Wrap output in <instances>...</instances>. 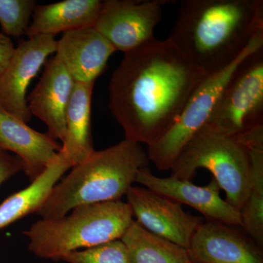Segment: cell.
<instances>
[{
	"label": "cell",
	"instance_id": "cell-1",
	"mask_svg": "<svg viewBox=\"0 0 263 263\" xmlns=\"http://www.w3.org/2000/svg\"><path fill=\"white\" fill-rule=\"evenodd\" d=\"M207 75L169 39L124 53L109 84V108L127 141L155 143Z\"/></svg>",
	"mask_w": 263,
	"mask_h": 263
},
{
	"label": "cell",
	"instance_id": "cell-2",
	"mask_svg": "<svg viewBox=\"0 0 263 263\" xmlns=\"http://www.w3.org/2000/svg\"><path fill=\"white\" fill-rule=\"evenodd\" d=\"M262 30V0H183L167 39L209 76L231 65Z\"/></svg>",
	"mask_w": 263,
	"mask_h": 263
},
{
	"label": "cell",
	"instance_id": "cell-3",
	"mask_svg": "<svg viewBox=\"0 0 263 263\" xmlns=\"http://www.w3.org/2000/svg\"><path fill=\"white\" fill-rule=\"evenodd\" d=\"M149 163L141 144L125 139L95 150L55 185L36 214L42 219H58L79 205L121 200L136 182L138 172L149 167Z\"/></svg>",
	"mask_w": 263,
	"mask_h": 263
},
{
	"label": "cell",
	"instance_id": "cell-4",
	"mask_svg": "<svg viewBox=\"0 0 263 263\" xmlns=\"http://www.w3.org/2000/svg\"><path fill=\"white\" fill-rule=\"evenodd\" d=\"M58 219L36 221L24 234L29 251L41 258L60 260L70 252L122 238L135 220L122 200L79 205Z\"/></svg>",
	"mask_w": 263,
	"mask_h": 263
},
{
	"label": "cell",
	"instance_id": "cell-5",
	"mask_svg": "<svg viewBox=\"0 0 263 263\" xmlns=\"http://www.w3.org/2000/svg\"><path fill=\"white\" fill-rule=\"evenodd\" d=\"M200 168L212 173L226 193V201L240 211L248 197L252 182L248 148L235 138L202 128L175 161L171 176L192 181Z\"/></svg>",
	"mask_w": 263,
	"mask_h": 263
},
{
	"label": "cell",
	"instance_id": "cell-6",
	"mask_svg": "<svg viewBox=\"0 0 263 263\" xmlns=\"http://www.w3.org/2000/svg\"><path fill=\"white\" fill-rule=\"evenodd\" d=\"M204 127L239 142L263 129V48L235 69Z\"/></svg>",
	"mask_w": 263,
	"mask_h": 263
},
{
	"label": "cell",
	"instance_id": "cell-7",
	"mask_svg": "<svg viewBox=\"0 0 263 263\" xmlns=\"http://www.w3.org/2000/svg\"><path fill=\"white\" fill-rule=\"evenodd\" d=\"M263 48V30L259 31L243 53L222 70L207 76L195 88L179 117L168 130L148 145L147 155L160 171H171L181 151L192 138L206 125L223 89L240 62Z\"/></svg>",
	"mask_w": 263,
	"mask_h": 263
},
{
	"label": "cell",
	"instance_id": "cell-8",
	"mask_svg": "<svg viewBox=\"0 0 263 263\" xmlns=\"http://www.w3.org/2000/svg\"><path fill=\"white\" fill-rule=\"evenodd\" d=\"M167 0H107L103 2L95 27L117 51L128 52L155 39V29Z\"/></svg>",
	"mask_w": 263,
	"mask_h": 263
},
{
	"label": "cell",
	"instance_id": "cell-9",
	"mask_svg": "<svg viewBox=\"0 0 263 263\" xmlns=\"http://www.w3.org/2000/svg\"><path fill=\"white\" fill-rule=\"evenodd\" d=\"M126 196L133 217L140 226L186 249L204 221L201 216L184 212L179 202L144 186H132Z\"/></svg>",
	"mask_w": 263,
	"mask_h": 263
},
{
	"label": "cell",
	"instance_id": "cell-10",
	"mask_svg": "<svg viewBox=\"0 0 263 263\" xmlns=\"http://www.w3.org/2000/svg\"><path fill=\"white\" fill-rule=\"evenodd\" d=\"M54 37L43 34L21 40L0 74V108L25 123L32 117L27 107V88L48 57L56 53Z\"/></svg>",
	"mask_w": 263,
	"mask_h": 263
},
{
	"label": "cell",
	"instance_id": "cell-11",
	"mask_svg": "<svg viewBox=\"0 0 263 263\" xmlns=\"http://www.w3.org/2000/svg\"><path fill=\"white\" fill-rule=\"evenodd\" d=\"M136 182L181 205H190L203 215L206 221L241 227L240 211L221 198V189L214 179L207 186H200L191 181L178 179L171 176L158 177L152 174L148 167L138 172Z\"/></svg>",
	"mask_w": 263,
	"mask_h": 263
},
{
	"label": "cell",
	"instance_id": "cell-12",
	"mask_svg": "<svg viewBox=\"0 0 263 263\" xmlns=\"http://www.w3.org/2000/svg\"><path fill=\"white\" fill-rule=\"evenodd\" d=\"M187 250L191 263H263L262 249L233 226L203 221Z\"/></svg>",
	"mask_w": 263,
	"mask_h": 263
},
{
	"label": "cell",
	"instance_id": "cell-13",
	"mask_svg": "<svg viewBox=\"0 0 263 263\" xmlns=\"http://www.w3.org/2000/svg\"><path fill=\"white\" fill-rule=\"evenodd\" d=\"M75 81L58 57H51L45 65L42 77L27 98L32 116L46 124V133L53 139L63 141L66 130V110Z\"/></svg>",
	"mask_w": 263,
	"mask_h": 263
},
{
	"label": "cell",
	"instance_id": "cell-14",
	"mask_svg": "<svg viewBox=\"0 0 263 263\" xmlns=\"http://www.w3.org/2000/svg\"><path fill=\"white\" fill-rule=\"evenodd\" d=\"M116 51L95 26L64 32L57 41L56 56L75 82L95 83Z\"/></svg>",
	"mask_w": 263,
	"mask_h": 263
},
{
	"label": "cell",
	"instance_id": "cell-15",
	"mask_svg": "<svg viewBox=\"0 0 263 263\" xmlns=\"http://www.w3.org/2000/svg\"><path fill=\"white\" fill-rule=\"evenodd\" d=\"M62 145L47 133H40L0 108V151L12 152L22 160L31 181L57 158Z\"/></svg>",
	"mask_w": 263,
	"mask_h": 263
},
{
	"label": "cell",
	"instance_id": "cell-16",
	"mask_svg": "<svg viewBox=\"0 0 263 263\" xmlns=\"http://www.w3.org/2000/svg\"><path fill=\"white\" fill-rule=\"evenodd\" d=\"M100 0H65L48 5H36L27 37L53 35L95 26L101 10Z\"/></svg>",
	"mask_w": 263,
	"mask_h": 263
},
{
	"label": "cell",
	"instance_id": "cell-17",
	"mask_svg": "<svg viewBox=\"0 0 263 263\" xmlns=\"http://www.w3.org/2000/svg\"><path fill=\"white\" fill-rule=\"evenodd\" d=\"M95 83L75 82L66 110L62 150L72 167L95 152L91 134V98Z\"/></svg>",
	"mask_w": 263,
	"mask_h": 263
},
{
	"label": "cell",
	"instance_id": "cell-18",
	"mask_svg": "<svg viewBox=\"0 0 263 263\" xmlns=\"http://www.w3.org/2000/svg\"><path fill=\"white\" fill-rule=\"evenodd\" d=\"M71 167L72 164L61 149L55 160L27 187L10 195L0 204V230L24 216L36 214L55 185Z\"/></svg>",
	"mask_w": 263,
	"mask_h": 263
},
{
	"label": "cell",
	"instance_id": "cell-19",
	"mask_svg": "<svg viewBox=\"0 0 263 263\" xmlns=\"http://www.w3.org/2000/svg\"><path fill=\"white\" fill-rule=\"evenodd\" d=\"M127 247L131 263H189L187 250L152 234L133 221L121 238Z\"/></svg>",
	"mask_w": 263,
	"mask_h": 263
},
{
	"label": "cell",
	"instance_id": "cell-20",
	"mask_svg": "<svg viewBox=\"0 0 263 263\" xmlns=\"http://www.w3.org/2000/svg\"><path fill=\"white\" fill-rule=\"evenodd\" d=\"M248 149L252 163V182L248 197L240 210L241 228L262 249L263 148Z\"/></svg>",
	"mask_w": 263,
	"mask_h": 263
},
{
	"label": "cell",
	"instance_id": "cell-21",
	"mask_svg": "<svg viewBox=\"0 0 263 263\" xmlns=\"http://www.w3.org/2000/svg\"><path fill=\"white\" fill-rule=\"evenodd\" d=\"M36 5L33 0H0L2 33L9 37L25 34Z\"/></svg>",
	"mask_w": 263,
	"mask_h": 263
},
{
	"label": "cell",
	"instance_id": "cell-22",
	"mask_svg": "<svg viewBox=\"0 0 263 263\" xmlns=\"http://www.w3.org/2000/svg\"><path fill=\"white\" fill-rule=\"evenodd\" d=\"M62 260L68 263H131L127 247L121 239L70 252Z\"/></svg>",
	"mask_w": 263,
	"mask_h": 263
},
{
	"label": "cell",
	"instance_id": "cell-23",
	"mask_svg": "<svg viewBox=\"0 0 263 263\" xmlns=\"http://www.w3.org/2000/svg\"><path fill=\"white\" fill-rule=\"evenodd\" d=\"M23 169V163L17 156L0 151V186Z\"/></svg>",
	"mask_w": 263,
	"mask_h": 263
},
{
	"label": "cell",
	"instance_id": "cell-24",
	"mask_svg": "<svg viewBox=\"0 0 263 263\" xmlns=\"http://www.w3.org/2000/svg\"><path fill=\"white\" fill-rule=\"evenodd\" d=\"M14 49L11 39L3 33H0V74L8 65Z\"/></svg>",
	"mask_w": 263,
	"mask_h": 263
},
{
	"label": "cell",
	"instance_id": "cell-25",
	"mask_svg": "<svg viewBox=\"0 0 263 263\" xmlns=\"http://www.w3.org/2000/svg\"><path fill=\"white\" fill-rule=\"evenodd\" d=\"M189 263H191V262H189Z\"/></svg>",
	"mask_w": 263,
	"mask_h": 263
}]
</instances>
